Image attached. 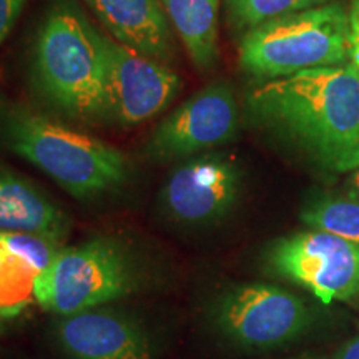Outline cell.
<instances>
[{"label":"cell","mask_w":359,"mask_h":359,"mask_svg":"<svg viewBox=\"0 0 359 359\" xmlns=\"http://www.w3.org/2000/svg\"><path fill=\"white\" fill-rule=\"evenodd\" d=\"M248 109L323 167H359V77L351 64L268 80L251 90Z\"/></svg>","instance_id":"1"},{"label":"cell","mask_w":359,"mask_h":359,"mask_svg":"<svg viewBox=\"0 0 359 359\" xmlns=\"http://www.w3.org/2000/svg\"><path fill=\"white\" fill-rule=\"evenodd\" d=\"M39 92L72 118H107L105 64L98 27L74 0L53 2L40 25L34 50Z\"/></svg>","instance_id":"2"},{"label":"cell","mask_w":359,"mask_h":359,"mask_svg":"<svg viewBox=\"0 0 359 359\" xmlns=\"http://www.w3.org/2000/svg\"><path fill=\"white\" fill-rule=\"evenodd\" d=\"M7 145L79 200L122 187L130 161L118 148L30 110L7 116Z\"/></svg>","instance_id":"3"},{"label":"cell","mask_w":359,"mask_h":359,"mask_svg":"<svg viewBox=\"0 0 359 359\" xmlns=\"http://www.w3.org/2000/svg\"><path fill=\"white\" fill-rule=\"evenodd\" d=\"M351 20L343 2L276 17L245 32L241 69L263 79L349 64Z\"/></svg>","instance_id":"4"},{"label":"cell","mask_w":359,"mask_h":359,"mask_svg":"<svg viewBox=\"0 0 359 359\" xmlns=\"http://www.w3.org/2000/svg\"><path fill=\"white\" fill-rule=\"evenodd\" d=\"M142 264L116 238L97 236L64 246L35 283V299L60 316L127 298L140 290Z\"/></svg>","instance_id":"5"},{"label":"cell","mask_w":359,"mask_h":359,"mask_svg":"<svg viewBox=\"0 0 359 359\" xmlns=\"http://www.w3.org/2000/svg\"><path fill=\"white\" fill-rule=\"evenodd\" d=\"M105 64L107 118L132 127L163 111L182 88L168 65L148 58L98 29Z\"/></svg>","instance_id":"6"},{"label":"cell","mask_w":359,"mask_h":359,"mask_svg":"<svg viewBox=\"0 0 359 359\" xmlns=\"http://www.w3.org/2000/svg\"><path fill=\"white\" fill-rule=\"evenodd\" d=\"M269 264L330 304L359 293V245L325 231L281 238L269 250Z\"/></svg>","instance_id":"7"},{"label":"cell","mask_w":359,"mask_h":359,"mask_svg":"<svg viewBox=\"0 0 359 359\" xmlns=\"http://www.w3.org/2000/svg\"><path fill=\"white\" fill-rule=\"evenodd\" d=\"M309 321L298 296L273 285H245L215 304V323L224 336L253 349L276 348L302 334Z\"/></svg>","instance_id":"8"},{"label":"cell","mask_w":359,"mask_h":359,"mask_svg":"<svg viewBox=\"0 0 359 359\" xmlns=\"http://www.w3.org/2000/svg\"><path fill=\"white\" fill-rule=\"evenodd\" d=\"M238 128V105L228 83L206 85L183 102L154 130L147 155L155 161L183 160L231 140Z\"/></svg>","instance_id":"9"},{"label":"cell","mask_w":359,"mask_h":359,"mask_svg":"<svg viewBox=\"0 0 359 359\" xmlns=\"http://www.w3.org/2000/svg\"><path fill=\"white\" fill-rule=\"evenodd\" d=\"M240 188V173L222 155H201L173 170L161 190L165 213L182 224H206L231 208Z\"/></svg>","instance_id":"10"},{"label":"cell","mask_w":359,"mask_h":359,"mask_svg":"<svg viewBox=\"0 0 359 359\" xmlns=\"http://www.w3.org/2000/svg\"><path fill=\"white\" fill-rule=\"evenodd\" d=\"M53 336L70 359H154L147 327L118 308L97 306L62 316Z\"/></svg>","instance_id":"11"},{"label":"cell","mask_w":359,"mask_h":359,"mask_svg":"<svg viewBox=\"0 0 359 359\" xmlns=\"http://www.w3.org/2000/svg\"><path fill=\"white\" fill-rule=\"evenodd\" d=\"M107 34L160 64L177 57L173 29L161 0H85Z\"/></svg>","instance_id":"12"},{"label":"cell","mask_w":359,"mask_h":359,"mask_svg":"<svg viewBox=\"0 0 359 359\" xmlns=\"http://www.w3.org/2000/svg\"><path fill=\"white\" fill-rule=\"evenodd\" d=\"M69 230L67 215L39 188L0 170V231L34 233L62 241Z\"/></svg>","instance_id":"13"},{"label":"cell","mask_w":359,"mask_h":359,"mask_svg":"<svg viewBox=\"0 0 359 359\" xmlns=\"http://www.w3.org/2000/svg\"><path fill=\"white\" fill-rule=\"evenodd\" d=\"M161 4L195 67L212 69L218 60L219 0H161Z\"/></svg>","instance_id":"14"},{"label":"cell","mask_w":359,"mask_h":359,"mask_svg":"<svg viewBox=\"0 0 359 359\" xmlns=\"http://www.w3.org/2000/svg\"><path fill=\"white\" fill-rule=\"evenodd\" d=\"M302 219L314 231H325L359 245V201L321 196L304 206Z\"/></svg>","instance_id":"15"},{"label":"cell","mask_w":359,"mask_h":359,"mask_svg":"<svg viewBox=\"0 0 359 359\" xmlns=\"http://www.w3.org/2000/svg\"><path fill=\"white\" fill-rule=\"evenodd\" d=\"M39 273L15 255L0 248V318H13L35 299Z\"/></svg>","instance_id":"16"},{"label":"cell","mask_w":359,"mask_h":359,"mask_svg":"<svg viewBox=\"0 0 359 359\" xmlns=\"http://www.w3.org/2000/svg\"><path fill=\"white\" fill-rule=\"evenodd\" d=\"M333 0H224L230 25L236 30H248L288 13L325 6Z\"/></svg>","instance_id":"17"},{"label":"cell","mask_w":359,"mask_h":359,"mask_svg":"<svg viewBox=\"0 0 359 359\" xmlns=\"http://www.w3.org/2000/svg\"><path fill=\"white\" fill-rule=\"evenodd\" d=\"M0 248L24 259L40 275L50 266L53 259L57 258L58 251L64 246H62V241L53 240L50 236L34 235V233L0 231Z\"/></svg>","instance_id":"18"},{"label":"cell","mask_w":359,"mask_h":359,"mask_svg":"<svg viewBox=\"0 0 359 359\" xmlns=\"http://www.w3.org/2000/svg\"><path fill=\"white\" fill-rule=\"evenodd\" d=\"M24 4L25 0H0V43L12 30Z\"/></svg>","instance_id":"19"},{"label":"cell","mask_w":359,"mask_h":359,"mask_svg":"<svg viewBox=\"0 0 359 359\" xmlns=\"http://www.w3.org/2000/svg\"><path fill=\"white\" fill-rule=\"evenodd\" d=\"M349 20H351V35H349V64L359 77V6L353 2L349 11Z\"/></svg>","instance_id":"20"},{"label":"cell","mask_w":359,"mask_h":359,"mask_svg":"<svg viewBox=\"0 0 359 359\" xmlns=\"http://www.w3.org/2000/svg\"><path fill=\"white\" fill-rule=\"evenodd\" d=\"M336 359H359V338L349 341V343L341 349Z\"/></svg>","instance_id":"21"},{"label":"cell","mask_w":359,"mask_h":359,"mask_svg":"<svg viewBox=\"0 0 359 359\" xmlns=\"http://www.w3.org/2000/svg\"><path fill=\"white\" fill-rule=\"evenodd\" d=\"M349 191H351V198L359 201V167L353 170L351 180H349Z\"/></svg>","instance_id":"22"},{"label":"cell","mask_w":359,"mask_h":359,"mask_svg":"<svg viewBox=\"0 0 359 359\" xmlns=\"http://www.w3.org/2000/svg\"><path fill=\"white\" fill-rule=\"evenodd\" d=\"M353 2H356V4H358V6H359V0H353Z\"/></svg>","instance_id":"23"}]
</instances>
